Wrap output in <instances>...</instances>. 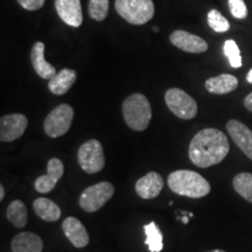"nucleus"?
<instances>
[{
	"instance_id": "6ab92c4d",
	"label": "nucleus",
	"mask_w": 252,
	"mask_h": 252,
	"mask_svg": "<svg viewBox=\"0 0 252 252\" xmlns=\"http://www.w3.org/2000/svg\"><path fill=\"white\" fill-rule=\"evenodd\" d=\"M77 78V72L72 69L64 68L61 71L58 72L52 80L49 81L48 88L50 93L62 96V94H67L70 88L74 86L75 81Z\"/></svg>"
},
{
	"instance_id": "dca6fc26",
	"label": "nucleus",
	"mask_w": 252,
	"mask_h": 252,
	"mask_svg": "<svg viewBox=\"0 0 252 252\" xmlns=\"http://www.w3.org/2000/svg\"><path fill=\"white\" fill-rule=\"evenodd\" d=\"M31 61L32 64H33L34 70H35L36 74L39 75L41 78H43V80L50 81L56 74H58V72H56V69L53 67L50 63L46 61L45 45H43V42L37 41V42L34 43L33 47H32Z\"/></svg>"
},
{
	"instance_id": "20e7f679",
	"label": "nucleus",
	"mask_w": 252,
	"mask_h": 252,
	"mask_svg": "<svg viewBox=\"0 0 252 252\" xmlns=\"http://www.w3.org/2000/svg\"><path fill=\"white\" fill-rule=\"evenodd\" d=\"M116 11L132 25H145L154 17L152 0H116Z\"/></svg>"
},
{
	"instance_id": "bb28decb",
	"label": "nucleus",
	"mask_w": 252,
	"mask_h": 252,
	"mask_svg": "<svg viewBox=\"0 0 252 252\" xmlns=\"http://www.w3.org/2000/svg\"><path fill=\"white\" fill-rule=\"evenodd\" d=\"M229 7L234 18L244 19L248 17V8L244 0H229Z\"/></svg>"
},
{
	"instance_id": "423d86ee",
	"label": "nucleus",
	"mask_w": 252,
	"mask_h": 252,
	"mask_svg": "<svg viewBox=\"0 0 252 252\" xmlns=\"http://www.w3.org/2000/svg\"><path fill=\"white\" fill-rule=\"evenodd\" d=\"M165 100L167 106L176 117L185 119H193L197 115V103L193 97L179 88H172L166 91Z\"/></svg>"
},
{
	"instance_id": "a211bd4d",
	"label": "nucleus",
	"mask_w": 252,
	"mask_h": 252,
	"mask_svg": "<svg viewBox=\"0 0 252 252\" xmlns=\"http://www.w3.org/2000/svg\"><path fill=\"white\" fill-rule=\"evenodd\" d=\"M208 93L215 94H225L237 89L238 80L234 75L220 74L219 76L208 78L204 83Z\"/></svg>"
},
{
	"instance_id": "473e14b6",
	"label": "nucleus",
	"mask_w": 252,
	"mask_h": 252,
	"mask_svg": "<svg viewBox=\"0 0 252 252\" xmlns=\"http://www.w3.org/2000/svg\"><path fill=\"white\" fill-rule=\"evenodd\" d=\"M208 252H225L223 250H212V251H208Z\"/></svg>"
},
{
	"instance_id": "72a5a7b5",
	"label": "nucleus",
	"mask_w": 252,
	"mask_h": 252,
	"mask_svg": "<svg viewBox=\"0 0 252 252\" xmlns=\"http://www.w3.org/2000/svg\"><path fill=\"white\" fill-rule=\"evenodd\" d=\"M153 31H154V32H159V27H158V26H156V27H154V28H153Z\"/></svg>"
},
{
	"instance_id": "4468645a",
	"label": "nucleus",
	"mask_w": 252,
	"mask_h": 252,
	"mask_svg": "<svg viewBox=\"0 0 252 252\" xmlns=\"http://www.w3.org/2000/svg\"><path fill=\"white\" fill-rule=\"evenodd\" d=\"M62 229L64 235L70 241L75 248L82 249L89 244V234L86 226L82 224L80 220L76 217H67L62 223Z\"/></svg>"
},
{
	"instance_id": "c85d7f7f",
	"label": "nucleus",
	"mask_w": 252,
	"mask_h": 252,
	"mask_svg": "<svg viewBox=\"0 0 252 252\" xmlns=\"http://www.w3.org/2000/svg\"><path fill=\"white\" fill-rule=\"evenodd\" d=\"M244 105L245 108H247L249 111L252 112V93L249 94L247 97H245L244 99Z\"/></svg>"
},
{
	"instance_id": "f3484780",
	"label": "nucleus",
	"mask_w": 252,
	"mask_h": 252,
	"mask_svg": "<svg viewBox=\"0 0 252 252\" xmlns=\"http://www.w3.org/2000/svg\"><path fill=\"white\" fill-rule=\"evenodd\" d=\"M11 248L13 252H42L43 242L34 232H20L12 239Z\"/></svg>"
},
{
	"instance_id": "39448f33",
	"label": "nucleus",
	"mask_w": 252,
	"mask_h": 252,
	"mask_svg": "<svg viewBox=\"0 0 252 252\" xmlns=\"http://www.w3.org/2000/svg\"><path fill=\"white\" fill-rule=\"evenodd\" d=\"M113 194L115 187L112 184L108 181L98 182L84 189L80 196V206L84 212L94 213L108 202Z\"/></svg>"
},
{
	"instance_id": "aec40b11",
	"label": "nucleus",
	"mask_w": 252,
	"mask_h": 252,
	"mask_svg": "<svg viewBox=\"0 0 252 252\" xmlns=\"http://www.w3.org/2000/svg\"><path fill=\"white\" fill-rule=\"evenodd\" d=\"M34 212L47 222H55L61 217V209L55 202L46 197H39L33 203Z\"/></svg>"
},
{
	"instance_id": "0eeeda50",
	"label": "nucleus",
	"mask_w": 252,
	"mask_h": 252,
	"mask_svg": "<svg viewBox=\"0 0 252 252\" xmlns=\"http://www.w3.org/2000/svg\"><path fill=\"white\" fill-rule=\"evenodd\" d=\"M74 119V109L69 104H60L49 112L43 123L46 134L50 138H59L70 130Z\"/></svg>"
},
{
	"instance_id": "393cba45",
	"label": "nucleus",
	"mask_w": 252,
	"mask_h": 252,
	"mask_svg": "<svg viewBox=\"0 0 252 252\" xmlns=\"http://www.w3.org/2000/svg\"><path fill=\"white\" fill-rule=\"evenodd\" d=\"M109 13V0H90L89 14L96 21H103Z\"/></svg>"
},
{
	"instance_id": "9b49d317",
	"label": "nucleus",
	"mask_w": 252,
	"mask_h": 252,
	"mask_svg": "<svg viewBox=\"0 0 252 252\" xmlns=\"http://www.w3.org/2000/svg\"><path fill=\"white\" fill-rule=\"evenodd\" d=\"M64 173V167L63 163L58 158H52L47 165V174L39 176L34 182V187L36 191L41 194H47L55 188L60 179L62 178Z\"/></svg>"
},
{
	"instance_id": "2f4dec72",
	"label": "nucleus",
	"mask_w": 252,
	"mask_h": 252,
	"mask_svg": "<svg viewBox=\"0 0 252 252\" xmlns=\"http://www.w3.org/2000/svg\"><path fill=\"white\" fill-rule=\"evenodd\" d=\"M188 220H189V215L188 216H182V219H181V220L185 223V224H187Z\"/></svg>"
},
{
	"instance_id": "6e6552de",
	"label": "nucleus",
	"mask_w": 252,
	"mask_h": 252,
	"mask_svg": "<svg viewBox=\"0 0 252 252\" xmlns=\"http://www.w3.org/2000/svg\"><path fill=\"white\" fill-rule=\"evenodd\" d=\"M77 159L81 168L88 174H96L100 172L105 165L102 144L96 139L86 141L78 150Z\"/></svg>"
},
{
	"instance_id": "7ed1b4c3",
	"label": "nucleus",
	"mask_w": 252,
	"mask_h": 252,
	"mask_svg": "<svg viewBox=\"0 0 252 252\" xmlns=\"http://www.w3.org/2000/svg\"><path fill=\"white\" fill-rule=\"evenodd\" d=\"M123 117L134 131H144L152 119V108L143 94H132L123 103Z\"/></svg>"
},
{
	"instance_id": "b1692460",
	"label": "nucleus",
	"mask_w": 252,
	"mask_h": 252,
	"mask_svg": "<svg viewBox=\"0 0 252 252\" xmlns=\"http://www.w3.org/2000/svg\"><path fill=\"white\" fill-rule=\"evenodd\" d=\"M223 52L224 55L228 58L230 64L232 68H241L242 67V56L237 43L234 40H226L223 46Z\"/></svg>"
},
{
	"instance_id": "cd10ccee",
	"label": "nucleus",
	"mask_w": 252,
	"mask_h": 252,
	"mask_svg": "<svg viewBox=\"0 0 252 252\" xmlns=\"http://www.w3.org/2000/svg\"><path fill=\"white\" fill-rule=\"evenodd\" d=\"M17 1L21 7L27 11H37V9L42 8L46 0H17Z\"/></svg>"
},
{
	"instance_id": "a878e982",
	"label": "nucleus",
	"mask_w": 252,
	"mask_h": 252,
	"mask_svg": "<svg viewBox=\"0 0 252 252\" xmlns=\"http://www.w3.org/2000/svg\"><path fill=\"white\" fill-rule=\"evenodd\" d=\"M208 24L212 27V30L217 33H224L230 28L229 21L217 9H212L208 13Z\"/></svg>"
},
{
	"instance_id": "f8f14e48",
	"label": "nucleus",
	"mask_w": 252,
	"mask_h": 252,
	"mask_svg": "<svg viewBox=\"0 0 252 252\" xmlns=\"http://www.w3.org/2000/svg\"><path fill=\"white\" fill-rule=\"evenodd\" d=\"M226 130L242 152L252 160V131L250 128L242 122L231 119L226 123Z\"/></svg>"
},
{
	"instance_id": "2eb2a0df",
	"label": "nucleus",
	"mask_w": 252,
	"mask_h": 252,
	"mask_svg": "<svg viewBox=\"0 0 252 252\" xmlns=\"http://www.w3.org/2000/svg\"><path fill=\"white\" fill-rule=\"evenodd\" d=\"M163 187V180L161 175L157 172H150L140 178L135 184V191L141 198L151 200L157 197L161 193Z\"/></svg>"
},
{
	"instance_id": "1a4fd4ad",
	"label": "nucleus",
	"mask_w": 252,
	"mask_h": 252,
	"mask_svg": "<svg viewBox=\"0 0 252 252\" xmlns=\"http://www.w3.org/2000/svg\"><path fill=\"white\" fill-rule=\"evenodd\" d=\"M28 119L21 113L2 116L0 119V140L8 143L19 139L26 131Z\"/></svg>"
},
{
	"instance_id": "c756f323",
	"label": "nucleus",
	"mask_w": 252,
	"mask_h": 252,
	"mask_svg": "<svg viewBox=\"0 0 252 252\" xmlns=\"http://www.w3.org/2000/svg\"><path fill=\"white\" fill-rule=\"evenodd\" d=\"M4 196H5V188L4 186L0 185V201L4 200Z\"/></svg>"
},
{
	"instance_id": "5701e85b",
	"label": "nucleus",
	"mask_w": 252,
	"mask_h": 252,
	"mask_svg": "<svg viewBox=\"0 0 252 252\" xmlns=\"http://www.w3.org/2000/svg\"><path fill=\"white\" fill-rule=\"evenodd\" d=\"M235 190L242 197L252 203V174L251 173H239L232 181Z\"/></svg>"
},
{
	"instance_id": "ddd939ff",
	"label": "nucleus",
	"mask_w": 252,
	"mask_h": 252,
	"mask_svg": "<svg viewBox=\"0 0 252 252\" xmlns=\"http://www.w3.org/2000/svg\"><path fill=\"white\" fill-rule=\"evenodd\" d=\"M55 8L63 23L70 27H80L83 13L80 0H55Z\"/></svg>"
},
{
	"instance_id": "7c9ffc66",
	"label": "nucleus",
	"mask_w": 252,
	"mask_h": 252,
	"mask_svg": "<svg viewBox=\"0 0 252 252\" xmlns=\"http://www.w3.org/2000/svg\"><path fill=\"white\" fill-rule=\"evenodd\" d=\"M247 81L249 82V83L252 84V69H250V71L248 72V75H247Z\"/></svg>"
},
{
	"instance_id": "f03ea898",
	"label": "nucleus",
	"mask_w": 252,
	"mask_h": 252,
	"mask_svg": "<svg viewBox=\"0 0 252 252\" xmlns=\"http://www.w3.org/2000/svg\"><path fill=\"white\" fill-rule=\"evenodd\" d=\"M168 187L180 196L200 198L207 196L212 190L210 184L202 175L194 171L180 169L168 175Z\"/></svg>"
},
{
	"instance_id": "9d476101",
	"label": "nucleus",
	"mask_w": 252,
	"mask_h": 252,
	"mask_svg": "<svg viewBox=\"0 0 252 252\" xmlns=\"http://www.w3.org/2000/svg\"><path fill=\"white\" fill-rule=\"evenodd\" d=\"M169 40H171L173 46L187 53L200 54V53H204L208 50V43L202 37L182 30L173 32L169 36Z\"/></svg>"
},
{
	"instance_id": "f257e3e1",
	"label": "nucleus",
	"mask_w": 252,
	"mask_h": 252,
	"mask_svg": "<svg viewBox=\"0 0 252 252\" xmlns=\"http://www.w3.org/2000/svg\"><path fill=\"white\" fill-rule=\"evenodd\" d=\"M229 140L217 128H203L197 132L189 144V159L200 168L217 165L228 156Z\"/></svg>"
},
{
	"instance_id": "4be33fe9",
	"label": "nucleus",
	"mask_w": 252,
	"mask_h": 252,
	"mask_svg": "<svg viewBox=\"0 0 252 252\" xmlns=\"http://www.w3.org/2000/svg\"><path fill=\"white\" fill-rule=\"evenodd\" d=\"M145 235H146V241L145 244L149 247L151 252H160L163 248L162 243V234L161 230L159 229L154 222H151L150 224L144 226Z\"/></svg>"
},
{
	"instance_id": "412c9836",
	"label": "nucleus",
	"mask_w": 252,
	"mask_h": 252,
	"mask_svg": "<svg viewBox=\"0 0 252 252\" xmlns=\"http://www.w3.org/2000/svg\"><path fill=\"white\" fill-rule=\"evenodd\" d=\"M7 220L15 228H24L27 224V209L23 201L14 200L7 208Z\"/></svg>"
}]
</instances>
